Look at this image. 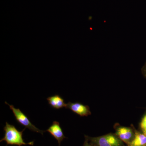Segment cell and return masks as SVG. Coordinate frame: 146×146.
<instances>
[{
	"label": "cell",
	"instance_id": "obj_4",
	"mask_svg": "<svg viewBox=\"0 0 146 146\" xmlns=\"http://www.w3.org/2000/svg\"><path fill=\"white\" fill-rule=\"evenodd\" d=\"M65 108L71 110L73 112L76 113L81 117H87L91 114L89 106L84 105L79 103L69 102L67 104Z\"/></svg>",
	"mask_w": 146,
	"mask_h": 146
},
{
	"label": "cell",
	"instance_id": "obj_6",
	"mask_svg": "<svg viewBox=\"0 0 146 146\" xmlns=\"http://www.w3.org/2000/svg\"><path fill=\"white\" fill-rule=\"evenodd\" d=\"M116 135L121 141L129 144L133 136V131L130 128L120 127L116 130Z\"/></svg>",
	"mask_w": 146,
	"mask_h": 146
},
{
	"label": "cell",
	"instance_id": "obj_8",
	"mask_svg": "<svg viewBox=\"0 0 146 146\" xmlns=\"http://www.w3.org/2000/svg\"><path fill=\"white\" fill-rule=\"evenodd\" d=\"M146 145V136L144 134L136 132L134 138L128 144L129 146H145Z\"/></svg>",
	"mask_w": 146,
	"mask_h": 146
},
{
	"label": "cell",
	"instance_id": "obj_1",
	"mask_svg": "<svg viewBox=\"0 0 146 146\" xmlns=\"http://www.w3.org/2000/svg\"><path fill=\"white\" fill-rule=\"evenodd\" d=\"M26 128H25L22 131H19L16 128L12 125L6 122L5 125L4 127L5 135L0 142L4 141L7 145L21 146L23 145H30L33 146L34 141L26 143L23 139V132Z\"/></svg>",
	"mask_w": 146,
	"mask_h": 146
},
{
	"label": "cell",
	"instance_id": "obj_10",
	"mask_svg": "<svg viewBox=\"0 0 146 146\" xmlns=\"http://www.w3.org/2000/svg\"><path fill=\"white\" fill-rule=\"evenodd\" d=\"M83 146H94L92 143H88V139L86 138V141L84 142Z\"/></svg>",
	"mask_w": 146,
	"mask_h": 146
},
{
	"label": "cell",
	"instance_id": "obj_9",
	"mask_svg": "<svg viewBox=\"0 0 146 146\" xmlns=\"http://www.w3.org/2000/svg\"><path fill=\"white\" fill-rule=\"evenodd\" d=\"M141 127L143 131L146 130V115L142 119L141 123Z\"/></svg>",
	"mask_w": 146,
	"mask_h": 146
},
{
	"label": "cell",
	"instance_id": "obj_12",
	"mask_svg": "<svg viewBox=\"0 0 146 146\" xmlns=\"http://www.w3.org/2000/svg\"><path fill=\"white\" fill-rule=\"evenodd\" d=\"M143 131L144 135L146 136V130H143Z\"/></svg>",
	"mask_w": 146,
	"mask_h": 146
},
{
	"label": "cell",
	"instance_id": "obj_2",
	"mask_svg": "<svg viewBox=\"0 0 146 146\" xmlns=\"http://www.w3.org/2000/svg\"><path fill=\"white\" fill-rule=\"evenodd\" d=\"M5 103L9 106V108L12 110L13 115L15 116L16 121L19 123L24 126L25 128H27L31 131L41 133L42 135L46 131L39 129L34 125L33 124L26 115L23 113L19 108H15L13 105L9 104L6 102H5Z\"/></svg>",
	"mask_w": 146,
	"mask_h": 146
},
{
	"label": "cell",
	"instance_id": "obj_3",
	"mask_svg": "<svg viewBox=\"0 0 146 146\" xmlns=\"http://www.w3.org/2000/svg\"><path fill=\"white\" fill-rule=\"evenodd\" d=\"M91 143L96 146H125L119 138L112 134H108L96 138L86 136Z\"/></svg>",
	"mask_w": 146,
	"mask_h": 146
},
{
	"label": "cell",
	"instance_id": "obj_7",
	"mask_svg": "<svg viewBox=\"0 0 146 146\" xmlns=\"http://www.w3.org/2000/svg\"><path fill=\"white\" fill-rule=\"evenodd\" d=\"M49 104L54 109H59L66 107L67 104L62 97L58 95L48 97L47 98Z\"/></svg>",
	"mask_w": 146,
	"mask_h": 146
},
{
	"label": "cell",
	"instance_id": "obj_11",
	"mask_svg": "<svg viewBox=\"0 0 146 146\" xmlns=\"http://www.w3.org/2000/svg\"><path fill=\"white\" fill-rule=\"evenodd\" d=\"M143 74L146 77V63L145 65L143 68Z\"/></svg>",
	"mask_w": 146,
	"mask_h": 146
},
{
	"label": "cell",
	"instance_id": "obj_5",
	"mask_svg": "<svg viewBox=\"0 0 146 146\" xmlns=\"http://www.w3.org/2000/svg\"><path fill=\"white\" fill-rule=\"evenodd\" d=\"M52 135L58 142L59 146H60L61 142L66 137L64 136L62 129L60 127V123L58 122L54 121L52 125L46 130Z\"/></svg>",
	"mask_w": 146,
	"mask_h": 146
}]
</instances>
